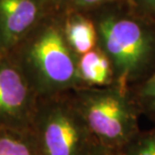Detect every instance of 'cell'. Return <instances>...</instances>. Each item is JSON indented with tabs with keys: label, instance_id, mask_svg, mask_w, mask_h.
Returning a JSON list of instances; mask_svg holds the SVG:
<instances>
[{
	"label": "cell",
	"instance_id": "6da1fadb",
	"mask_svg": "<svg viewBox=\"0 0 155 155\" xmlns=\"http://www.w3.org/2000/svg\"><path fill=\"white\" fill-rule=\"evenodd\" d=\"M98 34V47L107 55L114 84L130 89L155 71V22L125 1L89 12Z\"/></svg>",
	"mask_w": 155,
	"mask_h": 155
},
{
	"label": "cell",
	"instance_id": "7a4b0ae2",
	"mask_svg": "<svg viewBox=\"0 0 155 155\" xmlns=\"http://www.w3.org/2000/svg\"><path fill=\"white\" fill-rule=\"evenodd\" d=\"M10 53L39 97L82 88L78 72L80 56L65 38L58 10L45 18Z\"/></svg>",
	"mask_w": 155,
	"mask_h": 155
},
{
	"label": "cell",
	"instance_id": "3957f363",
	"mask_svg": "<svg viewBox=\"0 0 155 155\" xmlns=\"http://www.w3.org/2000/svg\"><path fill=\"white\" fill-rule=\"evenodd\" d=\"M79 111L100 146L118 154L140 132L139 108L130 89L112 84L72 91Z\"/></svg>",
	"mask_w": 155,
	"mask_h": 155
},
{
	"label": "cell",
	"instance_id": "277c9868",
	"mask_svg": "<svg viewBox=\"0 0 155 155\" xmlns=\"http://www.w3.org/2000/svg\"><path fill=\"white\" fill-rule=\"evenodd\" d=\"M31 129L37 155H90L100 146L72 91L39 97Z\"/></svg>",
	"mask_w": 155,
	"mask_h": 155
},
{
	"label": "cell",
	"instance_id": "5b68a950",
	"mask_svg": "<svg viewBox=\"0 0 155 155\" xmlns=\"http://www.w3.org/2000/svg\"><path fill=\"white\" fill-rule=\"evenodd\" d=\"M39 96L10 52H0V127L30 130Z\"/></svg>",
	"mask_w": 155,
	"mask_h": 155
},
{
	"label": "cell",
	"instance_id": "8992f818",
	"mask_svg": "<svg viewBox=\"0 0 155 155\" xmlns=\"http://www.w3.org/2000/svg\"><path fill=\"white\" fill-rule=\"evenodd\" d=\"M58 10L55 0H0V52H10Z\"/></svg>",
	"mask_w": 155,
	"mask_h": 155
},
{
	"label": "cell",
	"instance_id": "52a82bcc",
	"mask_svg": "<svg viewBox=\"0 0 155 155\" xmlns=\"http://www.w3.org/2000/svg\"><path fill=\"white\" fill-rule=\"evenodd\" d=\"M60 12L65 38L77 55L81 56L98 47L97 29L88 13L72 10Z\"/></svg>",
	"mask_w": 155,
	"mask_h": 155
},
{
	"label": "cell",
	"instance_id": "ba28073f",
	"mask_svg": "<svg viewBox=\"0 0 155 155\" xmlns=\"http://www.w3.org/2000/svg\"><path fill=\"white\" fill-rule=\"evenodd\" d=\"M78 72L82 88L104 87L114 84L112 64L107 55L99 47L79 57Z\"/></svg>",
	"mask_w": 155,
	"mask_h": 155
},
{
	"label": "cell",
	"instance_id": "9c48e42d",
	"mask_svg": "<svg viewBox=\"0 0 155 155\" xmlns=\"http://www.w3.org/2000/svg\"><path fill=\"white\" fill-rule=\"evenodd\" d=\"M0 155H37L32 129L0 127Z\"/></svg>",
	"mask_w": 155,
	"mask_h": 155
},
{
	"label": "cell",
	"instance_id": "30bf717a",
	"mask_svg": "<svg viewBox=\"0 0 155 155\" xmlns=\"http://www.w3.org/2000/svg\"><path fill=\"white\" fill-rule=\"evenodd\" d=\"M140 113L155 124V71L145 80L130 88Z\"/></svg>",
	"mask_w": 155,
	"mask_h": 155
},
{
	"label": "cell",
	"instance_id": "8fae6325",
	"mask_svg": "<svg viewBox=\"0 0 155 155\" xmlns=\"http://www.w3.org/2000/svg\"><path fill=\"white\" fill-rule=\"evenodd\" d=\"M117 155H155V126L140 131Z\"/></svg>",
	"mask_w": 155,
	"mask_h": 155
},
{
	"label": "cell",
	"instance_id": "7c38bea8",
	"mask_svg": "<svg viewBox=\"0 0 155 155\" xmlns=\"http://www.w3.org/2000/svg\"><path fill=\"white\" fill-rule=\"evenodd\" d=\"M125 0H55V3L60 11L72 10L89 13L105 5Z\"/></svg>",
	"mask_w": 155,
	"mask_h": 155
},
{
	"label": "cell",
	"instance_id": "4fadbf2b",
	"mask_svg": "<svg viewBox=\"0 0 155 155\" xmlns=\"http://www.w3.org/2000/svg\"><path fill=\"white\" fill-rule=\"evenodd\" d=\"M134 11L155 22V0H125Z\"/></svg>",
	"mask_w": 155,
	"mask_h": 155
},
{
	"label": "cell",
	"instance_id": "5bb4252c",
	"mask_svg": "<svg viewBox=\"0 0 155 155\" xmlns=\"http://www.w3.org/2000/svg\"><path fill=\"white\" fill-rule=\"evenodd\" d=\"M90 155H116V154H114V153L110 152V151L106 150L102 146H99L98 148H96L94 152H92Z\"/></svg>",
	"mask_w": 155,
	"mask_h": 155
}]
</instances>
